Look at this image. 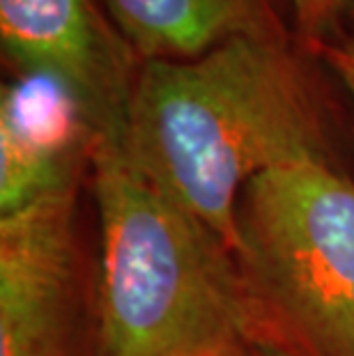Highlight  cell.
Here are the masks:
<instances>
[{"instance_id": "5b68a950", "label": "cell", "mask_w": 354, "mask_h": 356, "mask_svg": "<svg viewBox=\"0 0 354 356\" xmlns=\"http://www.w3.org/2000/svg\"><path fill=\"white\" fill-rule=\"evenodd\" d=\"M0 37L14 67L63 86L97 136L124 131L140 60L97 0H0Z\"/></svg>"}, {"instance_id": "ba28073f", "label": "cell", "mask_w": 354, "mask_h": 356, "mask_svg": "<svg viewBox=\"0 0 354 356\" xmlns=\"http://www.w3.org/2000/svg\"><path fill=\"white\" fill-rule=\"evenodd\" d=\"M290 3L299 33L315 47L327 42V37L336 30L338 17L350 7V0H290Z\"/></svg>"}, {"instance_id": "6da1fadb", "label": "cell", "mask_w": 354, "mask_h": 356, "mask_svg": "<svg viewBox=\"0 0 354 356\" xmlns=\"http://www.w3.org/2000/svg\"><path fill=\"white\" fill-rule=\"evenodd\" d=\"M124 143L230 251L248 181L327 156L318 104L288 37H237L193 60L140 63Z\"/></svg>"}, {"instance_id": "8fae6325", "label": "cell", "mask_w": 354, "mask_h": 356, "mask_svg": "<svg viewBox=\"0 0 354 356\" xmlns=\"http://www.w3.org/2000/svg\"><path fill=\"white\" fill-rule=\"evenodd\" d=\"M348 14L354 19V0H350V7H348Z\"/></svg>"}, {"instance_id": "8992f818", "label": "cell", "mask_w": 354, "mask_h": 356, "mask_svg": "<svg viewBox=\"0 0 354 356\" xmlns=\"http://www.w3.org/2000/svg\"><path fill=\"white\" fill-rule=\"evenodd\" d=\"M97 131L63 86L21 74L0 97V214L90 175Z\"/></svg>"}, {"instance_id": "9c48e42d", "label": "cell", "mask_w": 354, "mask_h": 356, "mask_svg": "<svg viewBox=\"0 0 354 356\" xmlns=\"http://www.w3.org/2000/svg\"><path fill=\"white\" fill-rule=\"evenodd\" d=\"M318 53L327 60V65L343 81L348 92L354 99V40H345L338 44H318Z\"/></svg>"}, {"instance_id": "7a4b0ae2", "label": "cell", "mask_w": 354, "mask_h": 356, "mask_svg": "<svg viewBox=\"0 0 354 356\" xmlns=\"http://www.w3.org/2000/svg\"><path fill=\"white\" fill-rule=\"evenodd\" d=\"M88 177L95 356H242L253 329L230 248L140 168L124 131L97 136Z\"/></svg>"}, {"instance_id": "3957f363", "label": "cell", "mask_w": 354, "mask_h": 356, "mask_svg": "<svg viewBox=\"0 0 354 356\" xmlns=\"http://www.w3.org/2000/svg\"><path fill=\"white\" fill-rule=\"evenodd\" d=\"M232 257L253 343L290 356H354V181L327 156L248 181Z\"/></svg>"}, {"instance_id": "277c9868", "label": "cell", "mask_w": 354, "mask_h": 356, "mask_svg": "<svg viewBox=\"0 0 354 356\" xmlns=\"http://www.w3.org/2000/svg\"><path fill=\"white\" fill-rule=\"evenodd\" d=\"M79 188L0 214V356H86Z\"/></svg>"}, {"instance_id": "30bf717a", "label": "cell", "mask_w": 354, "mask_h": 356, "mask_svg": "<svg viewBox=\"0 0 354 356\" xmlns=\"http://www.w3.org/2000/svg\"><path fill=\"white\" fill-rule=\"evenodd\" d=\"M242 356H290V354H285L283 350H276V347L265 345V343H251Z\"/></svg>"}, {"instance_id": "52a82bcc", "label": "cell", "mask_w": 354, "mask_h": 356, "mask_svg": "<svg viewBox=\"0 0 354 356\" xmlns=\"http://www.w3.org/2000/svg\"><path fill=\"white\" fill-rule=\"evenodd\" d=\"M140 63L193 60L237 37H285L267 0H104Z\"/></svg>"}]
</instances>
